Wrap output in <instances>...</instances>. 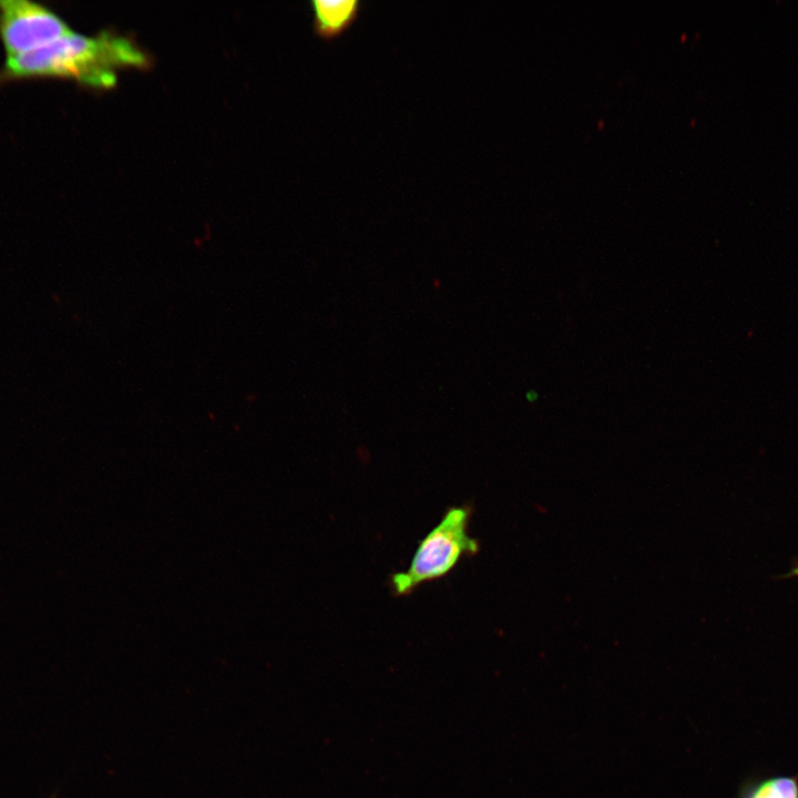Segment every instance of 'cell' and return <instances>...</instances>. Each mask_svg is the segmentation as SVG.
Instances as JSON below:
<instances>
[{
	"label": "cell",
	"mask_w": 798,
	"mask_h": 798,
	"mask_svg": "<svg viewBox=\"0 0 798 798\" xmlns=\"http://www.w3.org/2000/svg\"><path fill=\"white\" fill-rule=\"evenodd\" d=\"M145 63V54L123 37L109 32L83 35L71 31L40 49L7 57L0 76L70 78L93 88H111L116 81V69Z\"/></svg>",
	"instance_id": "6da1fadb"
},
{
	"label": "cell",
	"mask_w": 798,
	"mask_h": 798,
	"mask_svg": "<svg viewBox=\"0 0 798 798\" xmlns=\"http://www.w3.org/2000/svg\"><path fill=\"white\" fill-rule=\"evenodd\" d=\"M471 515L469 505L450 507L444 512L419 541L408 569L391 575L395 595H409L420 585L447 576L463 557L480 551L479 541L469 533Z\"/></svg>",
	"instance_id": "7a4b0ae2"
},
{
	"label": "cell",
	"mask_w": 798,
	"mask_h": 798,
	"mask_svg": "<svg viewBox=\"0 0 798 798\" xmlns=\"http://www.w3.org/2000/svg\"><path fill=\"white\" fill-rule=\"evenodd\" d=\"M72 30L48 7L29 0H0V39L7 57L40 49Z\"/></svg>",
	"instance_id": "3957f363"
},
{
	"label": "cell",
	"mask_w": 798,
	"mask_h": 798,
	"mask_svg": "<svg viewBox=\"0 0 798 798\" xmlns=\"http://www.w3.org/2000/svg\"><path fill=\"white\" fill-rule=\"evenodd\" d=\"M317 35L331 39L347 30L357 19L359 0H313L309 2Z\"/></svg>",
	"instance_id": "277c9868"
},
{
	"label": "cell",
	"mask_w": 798,
	"mask_h": 798,
	"mask_svg": "<svg viewBox=\"0 0 798 798\" xmlns=\"http://www.w3.org/2000/svg\"><path fill=\"white\" fill-rule=\"evenodd\" d=\"M741 798H798V779L776 776L744 790Z\"/></svg>",
	"instance_id": "5b68a950"
},
{
	"label": "cell",
	"mask_w": 798,
	"mask_h": 798,
	"mask_svg": "<svg viewBox=\"0 0 798 798\" xmlns=\"http://www.w3.org/2000/svg\"><path fill=\"white\" fill-rule=\"evenodd\" d=\"M794 573L798 574V567L794 571Z\"/></svg>",
	"instance_id": "8992f818"
}]
</instances>
